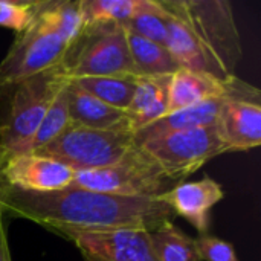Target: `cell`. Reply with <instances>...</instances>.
I'll list each match as a JSON object with an SVG mask.
<instances>
[{"instance_id":"1","label":"cell","mask_w":261,"mask_h":261,"mask_svg":"<svg viewBox=\"0 0 261 261\" xmlns=\"http://www.w3.org/2000/svg\"><path fill=\"white\" fill-rule=\"evenodd\" d=\"M0 208L11 217L37 223L63 239L121 228H142L153 232L174 217L158 197H121L76 187L34 193L9 187L2 180Z\"/></svg>"},{"instance_id":"2","label":"cell","mask_w":261,"mask_h":261,"mask_svg":"<svg viewBox=\"0 0 261 261\" xmlns=\"http://www.w3.org/2000/svg\"><path fill=\"white\" fill-rule=\"evenodd\" d=\"M168 15L167 49L179 67L226 80L243 57L228 0H161Z\"/></svg>"},{"instance_id":"3","label":"cell","mask_w":261,"mask_h":261,"mask_svg":"<svg viewBox=\"0 0 261 261\" xmlns=\"http://www.w3.org/2000/svg\"><path fill=\"white\" fill-rule=\"evenodd\" d=\"M66 83L63 66H58L0 89V162L28 144Z\"/></svg>"},{"instance_id":"4","label":"cell","mask_w":261,"mask_h":261,"mask_svg":"<svg viewBox=\"0 0 261 261\" xmlns=\"http://www.w3.org/2000/svg\"><path fill=\"white\" fill-rule=\"evenodd\" d=\"M67 80L83 76L135 75L124 24L98 23L84 26L63 60Z\"/></svg>"},{"instance_id":"5","label":"cell","mask_w":261,"mask_h":261,"mask_svg":"<svg viewBox=\"0 0 261 261\" xmlns=\"http://www.w3.org/2000/svg\"><path fill=\"white\" fill-rule=\"evenodd\" d=\"M174 185L177 184L167 177L151 158L135 147L121 162L112 167L75 171L70 187L121 197L153 199Z\"/></svg>"},{"instance_id":"6","label":"cell","mask_w":261,"mask_h":261,"mask_svg":"<svg viewBox=\"0 0 261 261\" xmlns=\"http://www.w3.org/2000/svg\"><path fill=\"white\" fill-rule=\"evenodd\" d=\"M136 147L135 135L118 130H96L70 124L58 138L35 151L60 161L75 171L112 167Z\"/></svg>"},{"instance_id":"7","label":"cell","mask_w":261,"mask_h":261,"mask_svg":"<svg viewBox=\"0 0 261 261\" xmlns=\"http://www.w3.org/2000/svg\"><path fill=\"white\" fill-rule=\"evenodd\" d=\"M136 147L176 184L185 182L206 162L226 153L214 125L145 138L136 141Z\"/></svg>"},{"instance_id":"8","label":"cell","mask_w":261,"mask_h":261,"mask_svg":"<svg viewBox=\"0 0 261 261\" xmlns=\"http://www.w3.org/2000/svg\"><path fill=\"white\" fill-rule=\"evenodd\" d=\"M67 50L64 40L37 12L34 21L17 34L0 61V89L61 66Z\"/></svg>"},{"instance_id":"9","label":"cell","mask_w":261,"mask_h":261,"mask_svg":"<svg viewBox=\"0 0 261 261\" xmlns=\"http://www.w3.org/2000/svg\"><path fill=\"white\" fill-rule=\"evenodd\" d=\"M220 96H232L237 99L261 102L260 90L240 80L237 75L220 80L210 73L179 67L170 78L168 113H174Z\"/></svg>"},{"instance_id":"10","label":"cell","mask_w":261,"mask_h":261,"mask_svg":"<svg viewBox=\"0 0 261 261\" xmlns=\"http://www.w3.org/2000/svg\"><path fill=\"white\" fill-rule=\"evenodd\" d=\"M83 261H159L151 232L142 228H121L67 237Z\"/></svg>"},{"instance_id":"11","label":"cell","mask_w":261,"mask_h":261,"mask_svg":"<svg viewBox=\"0 0 261 261\" xmlns=\"http://www.w3.org/2000/svg\"><path fill=\"white\" fill-rule=\"evenodd\" d=\"M75 170L41 154H18L0 162V180L9 187L34 193H54L69 188Z\"/></svg>"},{"instance_id":"12","label":"cell","mask_w":261,"mask_h":261,"mask_svg":"<svg viewBox=\"0 0 261 261\" xmlns=\"http://www.w3.org/2000/svg\"><path fill=\"white\" fill-rule=\"evenodd\" d=\"M225 197L223 188L211 177H203L196 182H180L171 190L159 196L174 216H180L188 220L199 236L208 234L210 229V211Z\"/></svg>"},{"instance_id":"13","label":"cell","mask_w":261,"mask_h":261,"mask_svg":"<svg viewBox=\"0 0 261 261\" xmlns=\"http://www.w3.org/2000/svg\"><path fill=\"white\" fill-rule=\"evenodd\" d=\"M226 153L249 151L261 144V102L229 99L214 124Z\"/></svg>"},{"instance_id":"14","label":"cell","mask_w":261,"mask_h":261,"mask_svg":"<svg viewBox=\"0 0 261 261\" xmlns=\"http://www.w3.org/2000/svg\"><path fill=\"white\" fill-rule=\"evenodd\" d=\"M171 75L138 76L130 106L125 110L127 128L136 135L168 113V92Z\"/></svg>"},{"instance_id":"15","label":"cell","mask_w":261,"mask_h":261,"mask_svg":"<svg viewBox=\"0 0 261 261\" xmlns=\"http://www.w3.org/2000/svg\"><path fill=\"white\" fill-rule=\"evenodd\" d=\"M66 92L70 124L96 130L128 132L124 110L104 104L102 101H99L89 92L83 90L70 80H67Z\"/></svg>"},{"instance_id":"16","label":"cell","mask_w":261,"mask_h":261,"mask_svg":"<svg viewBox=\"0 0 261 261\" xmlns=\"http://www.w3.org/2000/svg\"><path fill=\"white\" fill-rule=\"evenodd\" d=\"M229 99H237V98L220 96V98L203 101L200 104H196L193 107H188V109H184V110H179L174 113H168V115L162 116L161 119L154 121L153 124L147 125L145 128L139 130L135 135V141H141L145 138L165 135V133H171V132L213 127L219 118L222 107Z\"/></svg>"},{"instance_id":"17","label":"cell","mask_w":261,"mask_h":261,"mask_svg":"<svg viewBox=\"0 0 261 261\" xmlns=\"http://www.w3.org/2000/svg\"><path fill=\"white\" fill-rule=\"evenodd\" d=\"M127 31L128 50L133 61L136 76H159L173 75L179 64L167 49V46L147 40L132 31Z\"/></svg>"},{"instance_id":"18","label":"cell","mask_w":261,"mask_h":261,"mask_svg":"<svg viewBox=\"0 0 261 261\" xmlns=\"http://www.w3.org/2000/svg\"><path fill=\"white\" fill-rule=\"evenodd\" d=\"M136 80L135 75H121V76H83V78H73L76 86H80L83 90L89 92L104 104L127 110L130 106L135 89H136Z\"/></svg>"},{"instance_id":"19","label":"cell","mask_w":261,"mask_h":261,"mask_svg":"<svg viewBox=\"0 0 261 261\" xmlns=\"http://www.w3.org/2000/svg\"><path fill=\"white\" fill-rule=\"evenodd\" d=\"M37 12L55 29L69 47L84 29L81 0H41L38 2Z\"/></svg>"},{"instance_id":"20","label":"cell","mask_w":261,"mask_h":261,"mask_svg":"<svg viewBox=\"0 0 261 261\" xmlns=\"http://www.w3.org/2000/svg\"><path fill=\"white\" fill-rule=\"evenodd\" d=\"M151 242L159 261H200L196 242L177 228L173 220L151 232Z\"/></svg>"},{"instance_id":"21","label":"cell","mask_w":261,"mask_h":261,"mask_svg":"<svg viewBox=\"0 0 261 261\" xmlns=\"http://www.w3.org/2000/svg\"><path fill=\"white\" fill-rule=\"evenodd\" d=\"M66 86H67V83H66ZM66 86L61 89V92L57 95V98L50 104L49 110L46 112L44 118L41 119V122L37 127V130L32 135V138L28 141V144L15 156H18V154H29V153L38 151L40 148H43L44 145L52 142L55 138H58L70 125Z\"/></svg>"},{"instance_id":"22","label":"cell","mask_w":261,"mask_h":261,"mask_svg":"<svg viewBox=\"0 0 261 261\" xmlns=\"http://www.w3.org/2000/svg\"><path fill=\"white\" fill-rule=\"evenodd\" d=\"M128 31L159 44H167L168 15L161 0H142L138 12L124 24Z\"/></svg>"},{"instance_id":"23","label":"cell","mask_w":261,"mask_h":261,"mask_svg":"<svg viewBox=\"0 0 261 261\" xmlns=\"http://www.w3.org/2000/svg\"><path fill=\"white\" fill-rule=\"evenodd\" d=\"M142 0H81L84 26L98 23L127 24Z\"/></svg>"},{"instance_id":"24","label":"cell","mask_w":261,"mask_h":261,"mask_svg":"<svg viewBox=\"0 0 261 261\" xmlns=\"http://www.w3.org/2000/svg\"><path fill=\"white\" fill-rule=\"evenodd\" d=\"M38 2L0 0V26L23 32L37 17Z\"/></svg>"},{"instance_id":"25","label":"cell","mask_w":261,"mask_h":261,"mask_svg":"<svg viewBox=\"0 0 261 261\" xmlns=\"http://www.w3.org/2000/svg\"><path fill=\"white\" fill-rule=\"evenodd\" d=\"M194 242L200 261H240L229 242L210 234H202Z\"/></svg>"},{"instance_id":"26","label":"cell","mask_w":261,"mask_h":261,"mask_svg":"<svg viewBox=\"0 0 261 261\" xmlns=\"http://www.w3.org/2000/svg\"><path fill=\"white\" fill-rule=\"evenodd\" d=\"M5 213L0 208V261H12L11 252L8 246V236H6V223H5Z\"/></svg>"}]
</instances>
